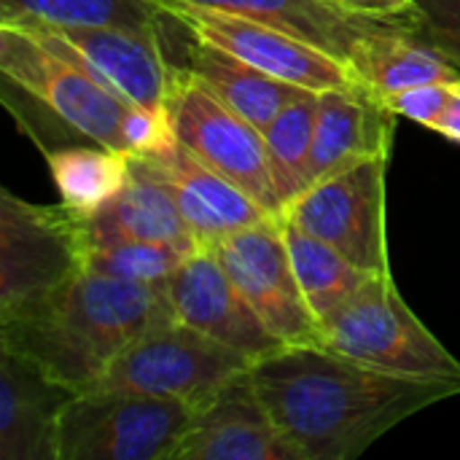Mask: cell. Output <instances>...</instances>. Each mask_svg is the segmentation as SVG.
<instances>
[{"label": "cell", "mask_w": 460, "mask_h": 460, "mask_svg": "<svg viewBox=\"0 0 460 460\" xmlns=\"http://www.w3.org/2000/svg\"><path fill=\"white\" fill-rule=\"evenodd\" d=\"M278 431L302 460H353L407 418L460 396V380L407 377L323 345H286L251 367Z\"/></svg>", "instance_id": "6da1fadb"}, {"label": "cell", "mask_w": 460, "mask_h": 460, "mask_svg": "<svg viewBox=\"0 0 460 460\" xmlns=\"http://www.w3.org/2000/svg\"><path fill=\"white\" fill-rule=\"evenodd\" d=\"M162 286L81 270L57 291L0 318V345L73 391H94L119 353L170 318Z\"/></svg>", "instance_id": "7a4b0ae2"}, {"label": "cell", "mask_w": 460, "mask_h": 460, "mask_svg": "<svg viewBox=\"0 0 460 460\" xmlns=\"http://www.w3.org/2000/svg\"><path fill=\"white\" fill-rule=\"evenodd\" d=\"M0 73L27 89L75 135L124 151V119L135 105L89 70L51 30L0 22Z\"/></svg>", "instance_id": "3957f363"}, {"label": "cell", "mask_w": 460, "mask_h": 460, "mask_svg": "<svg viewBox=\"0 0 460 460\" xmlns=\"http://www.w3.org/2000/svg\"><path fill=\"white\" fill-rule=\"evenodd\" d=\"M321 334L323 348L380 372L460 380V361L410 310L391 275H372Z\"/></svg>", "instance_id": "277c9868"}, {"label": "cell", "mask_w": 460, "mask_h": 460, "mask_svg": "<svg viewBox=\"0 0 460 460\" xmlns=\"http://www.w3.org/2000/svg\"><path fill=\"white\" fill-rule=\"evenodd\" d=\"M194 407L129 391L94 388L65 407L57 460H172Z\"/></svg>", "instance_id": "5b68a950"}, {"label": "cell", "mask_w": 460, "mask_h": 460, "mask_svg": "<svg viewBox=\"0 0 460 460\" xmlns=\"http://www.w3.org/2000/svg\"><path fill=\"white\" fill-rule=\"evenodd\" d=\"M253 364L245 353L170 315L127 345L97 388L175 399L197 407Z\"/></svg>", "instance_id": "8992f818"}, {"label": "cell", "mask_w": 460, "mask_h": 460, "mask_svg": "<svg viewBox=\"0 0 460 460\" xmlns=\"http://www.w3.org/2000/svg\"><path fill=\"white\" fill-rule=\"evenodd\" d=\"M84 218L59 205H35L0 191V318L57 291L86 261Z\"/></svg>", "instance_id": "52a82bcc"}, {"label": "cell", "mask_w": 460, "mask_h": 460, "mask_svg": "<svg viewBox=\"0 0 460 460\" xmlns=\"http://www.w3.org/2000/svg\"><path fill=\"white\" fill-rule=\"evenodd\" d=\"M391 151L340 170L296 194L280 218L321 237L372 275H391L385 175Z\"/></svg>", "instance_id": "ba28073f"}, {"label": "cell", "mask_w": 460, "mask_h": 460, "mask_svg": "<svg viewBox=\"0 0 460 460\" xmlns=\"http://www.w3.org/2000/svg\"><path fill=\"white\" fill-rule=\"evenodd\" d=\"M167 108L178 143H183L210 170L240 186L264 210L278 218L283 216L286 205L259 127L213 97L186 67L175 75Z\"/></svg>", "instance_id": "9c48e42d"}, {"label": "cell", "mask_w": 460, "mask_h": 460, "mask_svg": "<svg viewBox=\"0 0 460 460\" xmlns=\"http://www.w3.org/2000/svg\"><path fill=\"white\" fill-rule=\"evenodd\" d=\"M167 19L183 27L191 38L218 46L243 62L288 81L310 92L364 86L353 67L340 57L270 24L221 11L197 5L189 0H151Z\"/></svg>", "instance_id": "30bf717a"}, {"label": "cell", "mask_w": 460, "mask_h": 460, "mask_svg": "<svg viewBox=\"0 0 460 460\" xmlns=\"http://www.w3.org/2000/svg\"><path fill=\"white\" fill-rule=\"evenodd\" d=\"M210 248L261 323L283 345H323L321 326L296 280L280 218H270L202 245Z\"/></svg>", "instance_id": "8fae6325"}, {"label": "cell", "mask_w": 460, "mask_h": 460, "mask_svg": "<svg viewBox=\"0 0 460 460\" xmlns=\"http://www.w3.org/2000/svg\"><path fill=\"white\" fill-rule=\"evenodd\" d=\"M170 310L186 326L245 353L270 358L286 345L261 323L210 248H197L162 283Z\"/></svg>", "instance_id": "7c38bea8"}, {"label": "cell", "mask_w": 460, "mask_h": 460, "mask_svg": "<svg viewBox=\"0 0 460 460\" xmlns=\"http://www.w3.org/2000/svg\"><path fill=\"white\" fill-rule=\"evenodd\" d=\"M172 460H302L267 412L251 369L197 404Z\"/></svg>", "instance_id": "4fadbf2b"}, {"label": "cell", "mask_w": 460, "mask_h": 460, "mask_svg": "<svg viewBox=\"0 0 460 460\" xmlns=\"http://www.w3.org/2000/svg\"><path fill=\"white\" fill-rule=\"evenodd\" d=\"M40 24V22H27ZM65 46L124 100L140 108L164 111L170 105L178 67H170L159 30L121 27H49Z\"/></svg>", "instance_id": "5bb4252c"}, {"label": "cell", "mask_w": 460, "mask_h": 460, "mask_svg": "<svg viewBox=\"0 0 460 460\" xmlns=\"http://www.w3.org/2000/svg\"><path fill=\"white\" fill-rule=\"evenodd\" d=\"M75 394L0 345V460H57L59 420Z\"/></svg>", "instance_id": "9a60e30c"}, {"label": "cell", "mask_w": 460, "mask_h": 460, "mask_svg": "<svg viewBox=\"0 0 460 460\" xmlns=\"http://www.w3.org/2000/svg\"><path fill=\"white\" fill-rule=\"evenodd\" d=\"M396 119L399 116L391 113L385 102L367 86L318 92L315 135L307 159V186L369 156L391 151Z\"/></svg>", "instance_id": "2e32d148"}, {"label": "cell", "mask_w": 460, "mask_h": 460, "mask_svg": "<svg viewBox=\"0 0 460 460\" xmlns=\"http://www.w3.org/2000/svg\"><path fill=\"white\" fill-rule=\"evenodd\" d=\"M89 243L143 240L194 253L202 248L189 232L159 167L146 154H129V178L116 197L84 218Z\"/></svg>", "instance_id": "e0dca14e"}, {"label": "cell", "mask_w": 460, "mask_h": 460, "mask_svg": "<svg viewBox=\"0 0 460 460\" xmlns=\"http://www.w3.org/2000/svg\"><path fill=\"white\" fill-rule=\"evenodd\" d=\"M146 156H151V162L159 167L189 232L199 245H208L221 234L278 218L251 199L240 186L199 162L178 140L170 148Z\"/></svg>", "instance_id": "ac0fdd59"}, {"label": "cell", "mask_w": 460, "mask_h": 460, "mask_svg": "<svg viewBox=\"0 0 460 460\" xmlns=\"http://www.w3.org/2000/svg\"><path fill=\"white\" fill-rule=\"evenodd\" d=\"M197 5L208 8H221L261 24H270L275 30L291 32L334 57L350 65V57L356 46L399 22H377V19H364L356 16L345 8H340L334 0H189Z\"/></svg>", "instance_id": "d6986e66"}, {"label": "cell", "mask_w": 460, "mask_h": 460, "mask_svg": "<svg viewBox=\"0 0 460 460\" xmlns=\"http://www.w3.org/2000/svg\"><path fill=\"white\" fill-rule=\"evenodd\" d=\"M350 67L380 100L420 84L460 81L458 65L415 35L412 24H388L367 35L350 57Z\"/></svg>", "instance_id": "ffe728a7"}, {"label": "cell", "mask_w": 460, "mask_h": 460, "mask_svg": "<svg viewBox=\"0 0 460 460\" xmlns=\"http://www.w3.org/2000/svg\"><path fill=\"white\" fill-rule=\"evenodd\" d=\"M186 70L226 108L248 119L253 127L264 129L288 102L310 89L280 81L240 57L191 38L186 46Z\"/></svg>", "instance_id": "44dd1931"}, {"label": "cell", "mask_w": 460, "mask_h": 460, "mask_svg": "<svg viewBox=\"0 0 460 460\" xmlns=\"http://www.w3.org/2000/svg\"><path fill=\"white\" fill-rule=\"evenodd\" d=\"M280 226L302 294L321 326L372 278V272L361 270L334 245L299 229L296 224L280 218Z\"/></svg>", "instance_id": "7402d4cb"}, {"label": "cell", "mask_w": 460, "mask_h": 460, "mask_svg": "<svg viewBox=\"0 0 460 460\" xmlns=\"http://www.w3.org/2000/svg\"><path fill=\"white\" fill-rule=\"evenodd\" d=\"M59 199L81 218L100 210L129 178V154L105 146H73L46 151Z\"/></svg>", "instance_id": "603a6c76"}, {"label": "cell", "mask_w": 460, "mask_h": 460, "mask_svg": "<svg viewBox=\"0 0 460 460\" xmlns=\"http://www.w3.org/2000/svg\"><path fill=\"white\" fill-rule=\"evenodd\" d=\"M162 19L164 13L151 0H0V22L162 30Z\"/></svg>", "instance_id": "cb8c5ba5"}, {"label": "cell", "mask_w": 460, "mask_h": 460, "mask_svg": "<svg viewBox=\"0 0 460 460\" xmlns=\"http://www.w3.org/2000/svg\"><path fill=\"white\" fill-rule=\"evenodd\" d=\"M315 116H318V92H305L261 129L270 154V167L280 189L283 205H288L307 186V159L315 135Z\"/></svg>", "instance_id": "d4e9b609"}, {"label": "cell", "mask_w": 460, "mask_h": 460, "mask_svg": "<svg viewBox=\"0 0 460 460\" xmlns=\"http://www.w3.org/2000/svg\"><path fill=\"white\" fill-rule=\"evenodd\" d=\"M189 256L175 245L164 243H143V240H108L89 243L84 267L116 280L162 286Z\"/></svg>", "instance_id": "484cf974"}, {"label": "cell", "mask_w": 460, "mask_h": 460, "mask_svg": "<svg viewBox=\"0 0 460 460\" xmlns=\"http://www.w3.org/2000/svg\"><path fill=\"white\" fill-rule=\"evenodd\" d=\"M412 32L460 67V0H415Z\"/></svg>", "instance_id": "4316f807"}, {"label": "cell", "mask_w": 460, "mask_h": 460, "mask_svg": "<svg viewBox=\"0 0 460 460\" xmlns=\"http://www.w3.org/2000/svg\"><path fill=\"white\" fill-rule=\"evenodd\" d=\"M456 81H437V84H420L412 89H404L399 94L385 97V108L396 116H404L410 121H418L429 129H434V124L439 121V116L445 113L450 97H453Z\"/></svg>", "instance_id": "83f0119b"}, {"label": "cell", "mask_w": 460, "mask_h": 460, "mask_svg": "<svg viewBox=\"0 0 460 460\" xmlns=\"http://www.w3.org/2000/svg\"><path fill=\"white\" fill-rule=\"evenodd\" d=\"M334 3L356 16L377 19V22H399V24H412V11H415V0H334Z\"/></svg>", "instance_id": "f1b7e54d"}, {"label": "cell", "mask_w": 460, "mask_h": 460, "mask_svg": "<svg viewBox=\"0 0 460 460\" xmlns=\"http://www.w3.org/2000/svg\"><path fill=\"white\" fill-rule=\"evenodd\" d=\"M434 132L445 135L447 140H456L460 143V81H456V89H453V97L445 108V113L439 116V121L434 124Z\"/></svg>", "instance_id": "f546056e"}]
</instances>
